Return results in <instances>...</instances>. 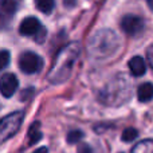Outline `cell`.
<instances>
[{
	"mask_svg": "<svg viewBox=\"0 0 153 153\" xmlns=\"http://www.w3.org/2000/svg\"><path fill=\"white\" fill-rule=\"evenodd\" d=\"M18 86H19V81L15 74L7 73V74L1 75V78H0V93H1L3 97L11 98L18 90Z\"/></svg>",
	"mask_w": 153,
	"mask_h": 153,
	"instance_id": "9",
	"label": "cell"
},
{
	"mask_svg": "<svg viewBox=\"0 0 153 153\" xmlns=\"http://www.w3.org/2000/svg\"><path fill=\"white\" fill-rule=\"evenodd\" d=\"M32 153H48V149L46 148V146H40V148H38L35 152H32Z\"/></svg>",
	"mask_w": 153,
	"mask_h": 153,
	"instance_id": "21",
	"label": "cell"
},
{
	"mask_svg": "<svg viewBox=\"0 0 153 153\" xmlns=\"http://www.w3.org/2000/svg\"><path fill=\"white\" fill-rule=\"evenodd\" d=\"M39 126H40V124L38 121H35L34 124L30 126V130H28V144L30 145L36 144L38 141L42 138V132H40Z\"/></svg>",
	"mask_w": 153,
	"mask_h": 153,
	"instance_id": "12",
	"label": "cell"
},
{
	"mask_svg": "<svg viewBox=\"0 0 153 153\" xmlns=\"http://www.w3.org/2000/svg\"><path fill=\"white\" fill-rule=\"evenodd\" d=\"M19 32L24 36H32L36 43H43L46 39V28L34 16L26 18L19 26Z\"/></svg>",
	"mask_w": 153,
	"mask_h": 153,
	"instance_id": "5",
	"label": "cell"
},
{
	"mask_svg": "<svg viewBox=\"0 0 153 153\" xmlns=\"http://www.w3.org/2000/svg\"><path fill=\"white\" fill-rule=\"evenodd\" d=\"M137 136H138V132L134 129V128H128V129L124 130L121 138H122V141H125V143H132V141H134L136 138H137Z\"/></svg>",
	"mask_w": 153,
	"mask_h": 153,
	"instance_id": "15",
	"label": "cell"
},
{
	"mask_svg": "<svg viewBox=\"0 0 153 153\" xmlns=\"http://www.w3.org/2000/svg\"><path fill=\"white\" fill-rule=\"evenodd\" d=\"M81 138H83V133L81 130H71V132H69L66 140L69 144H76L81 141Z\"/></svg>",
	"mask_w": 153,
	"mask_h": 153,
	"instance_id": "16",
	"label": "cell"
},
{
	"mask_svg": "<svg viewBox=\"0 0 153 153\" xmlns=\"http://www.w3.org/2000/svg\"><path fill=\"white\" fill-rule=\"evenodd\" d=\"M120 48V38L109 28L98 30L91 35L87 45V51L94 59H106L114 55Z\"/></svg>",
	"mask_w": 153,
	"mask_h": 153,
	"instance_id": "2",
	"label": "cell"
},
{
	"mask_svg": "<svg viewBox=\"0 0 153 153\" xmlns=\"http://www.w3.org/2000/svg\"><path fill=\"white\" fill-rule=\"evenodd\" d=\"M137 98L140 102H149L153 100V83L145 82L137 89Z\"/></svg>",
	"mask_w": 153,
	"mask_h": 153,
	"instance_id": "11",
	"label": "cell"
},
{
	"mask_svg": "<svg viewBox=\"0 0 153 153\" xmlns=\"http://www.w3.org/2000/svg\"><path fill=\"white\" fill-rule=\"evenodd\" d=\"M81 54V45L78 42H71L58 51L51 70L47 74V79L53 85H59L70 78L76 59Z\"/></svg>",
	"mask_w": 153,
	"mask_h": 153,
	"instance_id": "1",
	"label": "cell"
},
{
	"mask_svg": "<svg viewBox=\"0 0 153 153\" xmlns=\"http://www.w3.org/2000/svg\"><path fill=\"white\" fill-rule=\"evenodd\" d=\"M75 4H76V0H63V5L66 8H73L75 7Z\"/></svg>",
	"mask_w": 153,
	"mask_h": 153,
	"instance_id": "20",
	"label": "cell"
},
{
	"mask_svg": "<svg viewBox=\"0 0 153 153\" xmlns=\"http://www.w3.org/2000/svg\"><path fill=\"white\" fill-rule=\"evenodd\" d=\"M35 5H36V8L40 12L48 15V13L53 12L54 5H55V0H35Z\"/></svg>",
	"mask_w": 153,
	"mask_h": 153,
	"instance_id": "14",
	"label": "cell"
},
{
	"mask_svg": "<svg viewBox=\"0 0 153 153\" xmlns=\"http://www.w3.org/2000/svg\"><path fill=\"white\" fill-rule=\"evenodd\" d=\"M130 98V86L126 79L121 78L111 81L105 89L101 91V102L109 106H120L128 102Z\"/></svg>",
	"mask_w": 153,
	"mask_h": 153,
	"instance_id": "3",
	"label": "cell"
},
{
	"mask_svg": "<svg viewBox=\"0 0 153 153\" xmlns=\"http://www.w3.org/2000/svg\"><path fill=\"white\" fill-rule=\"evenodd\" d=\"M10 59H11L10 51H7V50L0 51V71H3L10 65Z\"/></svg>",
	"mask_w": 153,
	"mask_h": 153,
	"instance_id": "17",
	"label": "cell"
},
{
	"mask_svg": "<svg viewBox=\"0 0 153 153\" xmlns=\"http://www.w3.org/2000/svg\"><path fill=\"white\" fill-rule=\"evenodd\" d=\"M130 70V74L134 75V76H143L146 71V63H145V59L140 55H136L133 56L132 59L129 61L128 63Z\"/></svg>",
	"mask_w": 153,
	"mask_h": 153,
	"instance_id": "10",
	"label": "cell"
},
{
	"mask_svg": "<svg viewBox=\"0 0 153 153\" xmlns=\"http://www.w3.org/2000/svg\"><path fill=\"white\" fill-rule=\"evenodd\" d=\"M146 3H148V7L153 11V0H146Z\"/></svg>",
	"mask_w": 153,
	"mask_h": 153,
	"instance_id": "22",
	"label": "cell"
},
{
	"mask_svg": "<svg viewBox=\"0 0 153 153\" xmlns=\"http://www.w3.org/2000/svg\"><path fill=\"white\" fill-rule=\"evenodd\" d=\"M19 69L24 74H35L43 69V59L32 51H26L19 56Z\"/></svg>",
	"mask_w": 153,
	"mask_h": 153,
	"instance_id": "6",
	"label": "cell"
},
{
	"mask_svg": "<svg viewBox=\"0 0 153 153\" xmlns=\"http://www.w3.org/2000/svg\"><path fill=\"white\" fill-rule=\"evenodd\" d=\"M146 61H148L149 66L153 69V45L149 46L148 50H146Z\"/></svg>",
	"mask_w": 153,
	"mask_h": 153,
	"instance_id": "18",
	"label": "cell"
},
{
	"mask_svg": "<svg viewBox=\"0 0 153 153\" xmlns=\"http://www.w3.org/2000/svg\"><path fill=\"white\" fill-rule=\"evenodd\" d=\"M18 10L16 0H0V28H7Z\"/></svg>",
	"mask_w": 153,
	"mask_h": 153,
	"instance_id": "8",
	"label": "cell"
},
{
	"mask_svg": "<svg viewBox=\"0 0 153 153\" xmlns=\"http://www.w3.org/2000/svg\"><path fill=\"white\" fill-rule=\"evenodd\" d=\"M144 19L141 16L133 15V13H128L124 18L121 19V28L129 36H136V35H140L144 31Z\"/></svg>",
	"mask_w": 153,
	"mask_h": 153,
	"instance_id": "7",
	"label": "cell"
},
{
	"mask_svg": "<svg viewBox=\"0 0 153 153\" xmlns=\"http://www.w3.org/2000/svg\"><path fill=\"white\" fill-rule=\"evenodd\" d=\"M24 120V111L18 110L0 120V144L5 143L18 133Z\"/></svg>",
	"mask_w": 153,
	"mask_h": 153,
	"instance_id": "4",
	"label": "cell"
},
{
	"mask_svg": "<svg viewBox=\"0 0 153 153\" xmlns=\"http://www.w3.org/2000/svg\"><path fill=\"white\" fill-rule=\"evenodd\" d=\"M76 153H91V148H90L87 144H81V145L78 146Z\"/></svg>",
	"mask_w": 153,
	"mask_h": 153,
	"instance_id": "19",
	"label": "cell"
},
{
	"mask_svg": "<svg viewBox=\"0 0 153 153\" xmlns=\"http://www.w3.org/2000/svg\"><path fill=\"white\" fill-rule=\"evenodd\" d=\"M132 153H153V140H143L138 144H136L132 149Z\"/></svg>",
	"mask_w": 153,
	"mask_h": 153,
	"instance_id": "13",
	"label": "cell"
}]
</instances>
